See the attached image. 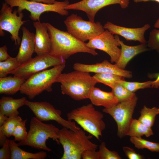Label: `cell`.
<instances>
[{
    "instance_id": "17",
    "label": "cell",
    "mask_w": 159,
    "mask_h": 159,
    "mask_svg": "<svg viewBox=\"0 0 159 159\" xmlns=\"http://www.w3.org/2000/svg\"><path fill=\"white\" fill-rule=\"evenodd\" d=\"M35 29L34 52L37 55L49 53L51 41L46 23L33 22Z\"/></svg>"
},
{
    "instance_id": "33",
    "label": "cell",
    "mask_w": 159,
    "mask_h": 159,
    "mask_svg": "<svg viewBox=\"0 0 159 159\" xmlns=\"http://www.w3.org/2000/svg\"><path fill=\"white\" fill-rule=\"evenodd\" d=\"M27 119L22 120L16 125L14 130L13 135L15 141L19 142L24 141L26 138L28 132L25 125Z\"/></svg>"
},
{
    "instance_id": "32",
    "label": "cell",
    "mask_w": 159,
    "mask_h": 159,
    "mask_svg": "<svg viewBox=\"0 0 159 159\" xmlns=\"http://www.w3.org/2000/svg\"><path fill=\"white\" fill-rule=\"evenodd\" d=\"M98 151L99 159H121L118 153L115 151L109 150L104 142H102L99 146Z\"/></svg>"
},
{
    "instance_id": "20",
    "label": "cell",
    "mask_w": 159,
    "mask_h": 159,
    "mask_svg": "<svg viewBox=\"0 0 159 159\" xmlns=\"http://www.w3.org/2000/svg\"><path fill=\"white\" fill-rule=\"evenodd\" d=\"M88 99L93 105L103 106L105 108L112 107L119 103L118 100L112 91L105 92L95 87L90 92Z\"/></svg>"
},
{
    "instance_id": "18",
    "label": "cell",
    "mask_w": 159,
    "mask_h": 159,
    "mask_svg": "<svg viewBox=\"0 0 159 159\" xmlns=\"http://www.w3.org/2000/svg\"><path fill=\"white\" fill-rule=\"evenodd\" d=\"M22 35L19 51L16 57L21 64L32 58L34 52L35 40L34 33L23 26L21 28Z\"/></svg>"
},
{
    "instance_id": "43",
    "label": "cell",
    "mask_w": 159,
    "mask_h": 159,
    "mask_svg": "<svg viewBox=\"0 0 159 159\" xmlns=\"http://www.w3.org/2000/svg\"><path fill=\"white\" fill-rule=\"evenodd\" d=\"M133 1L135 3H138L142 2H147L151 1L157 2L159 3V0H133Z\"/></svg>"
},
{
    "instance_id": "7",
    "label": "cell",
    "mask_w": 159,
    "mask_h": 159,
    "mask_svg": "<svg viewBox=\"0 0 159 159\" xmlns=\"http://www.w3.org/2000/svg\"><path fill=\"white\" fill-rule=\"evenodd\" d=\"M5 2L10 7H18L17 10L23 11L26 10L30 12L29 17L34 21H40L41 15L46 12H53L63 16L69 14L66 7L69 2L68 0L63 1H57L53 4H47L42 2L26 0H5Z\"/></svg>"
},
{
    "instance_id": "27",
    "label": "cell",
    "mask_w": 159,
    "mask_h": 159,
    "mask_svg": "<svg viewBox=\"0 0 159 159\" xmlns=\"http://www.w3.org/2000/svg\"><path fill=\"white\" fill-rule=\"evenodd\" d=\"M130 141L138 149H147L152 152H159V143L145 140L141 137H130Z\"/></svg>"
},
{
    "instance_id": "19",
    "label": "cell",
    "mask_w": 159,
    "mask_h": 159,
    "mask_svg": "<svg viewBox=\"0 0 159 159\" xmlns=\"http://www.w3.org/2000/svg\"><path fill=\"white\" fill-rule=\"evenodd\" d=\"M121 47L120 55L115 65L118 68L125 69L129 62L138 54L149 50L147 44H141L133 46L125 44L122 40L119 39Z\"/></svg>"
},
{
    "instance_id": "1",
    "label": "cell",
    "mask_w": 159,
    "mask_h": 159,
    "mask_svg": "<svg viewBox=\"0 0 159 159\" xmlns=\"http://www.w3.org/2000/svg\"><path fill=\"white\" fill-rule=\"evenodd\" d=\"M51 41L49 54L66 60L72 55L79 52L95 56V50L88 47L86 43L77 39L67 31L61 30L46 22Z\"/></svg>"
},
{
    "instance_id": "2",
    "label": "cell",
    "mask_w": 159,
    "mask_h": 159,
    "mask_svg": "<svg viewBox=\"0 0 159 159\" xmlns=\"http://www.w3.org/2000/svg\"><path fill=\"white\" fill-rule=\"evenodd\" d=\"M56 82L60 83L63 95L77 101L88 99L92 90L97 83L89 72L75 70L62 73Z\"/></svg>"
},
{
    "instance_id": "30",
    "label": "cell",
    "mask_w": 159,
    "mask_h": 159,
    "mask_svg": "<svg viewBox=\"0 0 159 159\" xmlns=\"http://www.w3.org/2000/svg\"><path fill=\"white\" fill-rule=\"evenodd\" d=\"M112 89V91L118 100L119 102L130 100L136 95L135 92L129 91L119 82Z\"/></svg>"
},
{
    "instance_id": "14",
    "label": "cell",
    "mask_w": 159,
    "mask_h": 159,
    "mask_svg": "<svg viewBox=\"0 0 159 159\" xmlns=\"http://www.w3.org/2000/svg\"><path fill=\"white\" fill-rule=\"evenodd\" d=\"M129 2L130 0H82L69 4L65 9L82 11L86 14L89 20L95 22L97 12L103 7L111 4H118L122 8L125 9L128 6Z\"/></svg>"
},
{
    "instance_id": "15",
    "label": "cell",
    "mask_w": 159,
    "mask_h": 159,
    "mask_svg": "<svg viewBox=\"0 0 159 159\" xmlns=\"http://www.w3.org/2000/svg\"><path fill=\"white\" fill-rule=\"evenodd\" d=\"M73 68L75 70L89 73H109L119 75L127 78H131L132 77L131 71L120 69L115 64H112L107 60H104L101 63L92 64L76 63L74 64Z\"/></svg>"
},
{
    "instance_id": "6",
    "label": "cell",
    "mask_w": 159,
    "mask_h": 159,
    "mask_svg": "<svg viewBox=\"0 0 159 159\" xmlns=\"http://www.w3.org/2000/svg\"><path fill=\"white\" fill-rule=\"evenodd\" d=\"M58 139L63 148L64 153L61 159H67L72 154L75 153L82 154L88 150H96L97 145L90 140L93 136L87 135L82 130L74 131L63 127L59 130Z\"/></svg>"
},
{
    "instance_id": "39",
    "label": "cell",
    "mask_w": 159,
    "mask_h": 159,
    "mask_svg": "<svg viewBox=\"0 0 159 159\" xmlns=\"http://www.w3.org/2000/svg\"><path fill=\"white\" fill-rule=\"evenodd\" d=\"M159 54V51H158ZM152 78H155V80L153 81L152 88H159V73L151 75Z\"/></svg>"
},
{
    "instance_id": "12",
    "label": "cell",
    "mask_w": 159,
    "mask_h": 159,
    "mask_svg": "<svg viewBox=\"0 0 159 159\" xmlns=\"http://www.w3.org/2000/svg\"><path fill=\"white\" fill-rule=\"evenodd\" d=\"M25 105L28 106L37 118L42 121L54 120L63 127L77 131L80 128L75 123L69 120H65L61 116L62 112L55 108L47 102H32L26 100Z\"/></svg>"
},
{
    "instance_id": "26",
    "label": "cell",
    "mask_w": 159,
    "mask_h": 159,
    "mask_svg": "<svg viewBox=\"0 0 159 159\" xmlns=\"http://www.w3.org/2000/svg\"><path fill=\"white\" fill-rule=\"evenodd\" d=\"M92 76L97 83H102L111 89L120 81L125 80L123 77L109 73H97Z\"/></svg>"
},
{
    "instance_id": "16",
    "label": "cell",
    "mask_w": 159,
    "mask_h": 159,
    "mask_svg": "<svg viewBox=\"0 0 159 159\" xmlns=\"http://www.w3.org/2000/svg\"><path fill=\"white\" fill-rule=\"evenodd\" d=\"M113 35H120L127 41H138L141 44H147L145 37V32L150 27L149 24H145L142 27L130 28L119 26L107 21L103 26Z\"/></svg>"
},
{
    "instance_id": "24",
    "label": "cell",
    "mask_w": 159,
    "mask_h": 159,
    "mask_svg": "<svg viewBox=\"0 0 159 159\" xmlns=\"http://www.w3.org/2000/svg\"><path fill=\"white\" fill-rule=\"evenodd\" d=\"M153 135L151 128L148 127L138 119H133L130 124L126 136L141 137L143 135L148 137Z\"/></svg>"
},
{
    "instance_id": "41",
    "label": "cell",
    "mask_w": 159,
    "mask_h": 159,
    "mask_svg": "<svg viewBox=\"0 0 159 159\" xmlns=\"http://www.w3.org/2000/svg\"><path fill=\"white\" fill-rule=\"evenodd\" d=\"M31 1H34L39 2H42L47 4H53L56 1V0H26Z\"/></svg>"
},
{
    "instance_id": "4",
    "label": "cell",
    "mask_w": 159,
    "mask_h": 159,
    "mask_svg": "<svg viewBox=\"0 0 159 159\" xmlns=\"http://www.w3.org/2000/svg\"><path fill=\"white\" fill-rule=\"evenodd\" d=\"M65 67V63L58 65L32 75L23 84L20 93L33 99L44 91L51 92L53 84L56 82Z\"/></svg>"
},
{
    "instance_id": "11",
    "label": "cell",
    "mask_w": 159,
    "mask_h": 159,
    "mask_svg": "<svg viewBox=\"0 0 159 159\" xmlns=\"http://www.w3.org/2000/svg\"><path fill=\"white\" fill-rule=\"evenodd\" d=\"M13 8L6 2L2 4L0 11V35L4 36V31L9 32L11 35V39L17 46L21 42L19 34V29L27 21L22 20L24 16L22 11H18L17 9L13 11Z\"/></svg>"
},
{
    "instance_id": "8",
    "label": "cell",
    "mask_w": 159,
    "mask_h": 159,
    "mask_svg": "<svg viewBox=\"0 0 159 159\" xmlns=\"http://www.w3.org/2000/svg\"><path fill=\"white\" fill-rule=\"evenodd\" d=\"M64 22L67 31L84 42L99 35L105 29L100 22L85 21L76 14L68 16Z\"/></svg>"
},
{
    "instance_id": "25",
    "label": "cell",
    "mask_w": 159,
    "mask_h": 159,
    "mask_svg": "<svg viewBox=\"0 0 159 159\" xmlns=\"http://www.w3.org/2000/svg\"><path fill=\"white\" fill-rule=\"evenodd\" d=\"M140 115L138 120L146 126L151 128L153 125L155 117L159 114V108H152L144 105L140 111Z\"/></svg>"
},
{
    "instance_id": "38",
    "label": "cell",
    "mask_w": 159,
    "mask_h": 159,
    "mask_svg": "<svg viewBox=\"0 0 159 159\" xmlns=\"http://www.w3.org/2000/svg\"><path fill=\"white\" fill-rule=\"evenodd\" d=\"M10 56L7 52V48L4 45L0 48V61H4L9 58Z\"/></svg>"
},
{
    "instance_id": "42",
    "label": "cell",
    "mask_w": 159,
    "mask_h": 159,
    "mask_svg": "<svg viewBox=\"0 0 159 159\" xmlns=\"http://www.w3.org/2000/svg\"><path fill=\"white\" fill-rule=\"evenodd\" d=\"M8 118V117L0 112V126L3 125Z\"/></svg>"
},
{
    "instance_id": "29",
    "label": "cell",
    "mask_w": 159,
    "mask_h": 159,
    "mask_svg": "<svg viewBox=\"0 0 159 159\" xmlns=\"http://www.w3.org/2000/svg\"><path fill=\"white\" fill-rule=\"evenodd\" d=\"M22 120L21 118L19 115L9 117L3 125L0 126V132L4 133L7 138H9L13 135L17 124Z\"/></svg>"
},
{
    "instance_id": "44",
    "label": "cell",
    "mask_w": 159,
    "mask_h": 159,
    "mask_svg": "<svg viewBox=\"0 0 159 159\" xmlns=\"http://www.w3.org/2000/svg\"><path fill=\"white\" fill-rule=\"evenodd\" d=\"M154 26L155 28L159 29V18L156 21Z\"/></svg>"
},
{
    "instance_id": "36",
    "label": "cell",
    "mask_w": 159,
    "mask_h": 159,
    "mask_svg": "<svg viewBox=\"0 0 159 159\" xmlns=\"http://www.w3.org/2000/svg\"><path fill=\"white\" fill-rule=\"evenodd\" d=\"M123 152L126 156L129 159H143L145 157L135 152L132 148L127 146H124L122 148Z\"/></svg>"
},
{
    "instance_id": "35",
    "label": "cell",
    "mask_w": 159,
    "mask_h": 159,
    "mask_svg": "<svg viewBox=\"0 0 159 159\" xmlns=\"http://www.w3.org/2000/svg\"><path fill=\"white\" fill-rule=\"evenodd\" d=\"M11 157V151L9 144V140L6 141L0 149V159H10Z\"/></svg>"
},
{
    "instance_id": "10",
    "label": "cell",
    "mask_w": 159,
    "mask_h": 159,
    "mask_svg": "<svg viewBox=\"0 0 159 159\" xmlns=\"http://www.w3.org/2000/svg\"><path fill=\"white\" fill-rule=\"evenodd\" d=\"M65 60L49 53L37 55L22 64L10 74L26 80L32 75L52 66L65 64Z\"/></svg>"
},
{
    "instance_id": "34",
    "label": "cell",
    "mask_w": 159,
    "mask_h": 159,
    "mask_svg": "<svg viewBox=\"0 0 159 159\" xmlns=\"http://www.w3.org/2000/svg\"><path fill=\"white\" fill-rule=\"evenodd\" d=\"M147 43L150 49L159 51V29H154L150 32Z\"/></svg>"
},
{
    "instance_id": "40",
    "label": "cell",
    "mask_w": 159,
    "mask_h": 159,
    "mask_svg": "<svg viewBox=\"0 0 159 159\" xmlns=\"http://www.w3.org/2000/svg\"><path fill=\"white\" fill-rule=\"evenodd\" d=\"M6 136L2 132H0V145L1 147L7 139Z\"/></svg>"
},
{
    "instance_id": "5",
    "label": "cell",
    "mask_w": 159,
    "mask_h": 159,
    "mask_svg": "<svg viewBox=\"0 0 159 159\" xmlns=\"http://www.w3.org/2000/svg\"><path fill=\"white\" fill-rule=\"evenodd\" d=\"M36 117L32 118L26 139L17 143L19 146H28L38 150L52 151L46 142L52 138L59 145L58 134L59 129L52 124L44 123Z\"/></svg>"
},
{
    "instance_id": "31",
    "label": "cell",
    "mask_w": 159,
    "mask_h": 159,
    "mask_svg": "<svg viewBox=\"0 0 159 159\" xmlns=\"http://www.w3.org/2000/svg\"><path fill=\"white\" fill-rule=\"evenodd\" d=\"M153 81H149L143 82H130L121 80L118 82L129 91L135 92L138 90L151 87Z\"/></svg>"
},
{
    "instance_id": "22",
    "label": "cell",
    "mask_w": 159,
    "mask_h": 159,
    "mask_svg": "<svg viewBox=\"0 0 159 159\" xmlns=\"http://www.w3.org/2000/svg\"><path fill=\"white\" fill-rule=\"evenodd\" d=\"M26 80L16 76L0 77V94L13 95L20 91Z\"/></svg>"
},
{
    "instance_id": "23",
    "label": "cell",
    "mask_w": 159,
    "mask_h": 159,
    "mask_svg": "<svg viewBox=\"0 0 159 159\" xmlns=\"http://www.w3.org/2000/svg\"><path fill=\"white\" fill-rule=\"evenodd\" d=\"M9 144L11 151V159H44L47 156L44 151L33 153L24 151L19 147L14 140H9Z\"/></svg>"
},
{
    "instance_id": "28",
    "label": "cell",
    "mask_w": 159,
    "mask_h": 159,
    "mask_svg": "<svg viewBox=\"0 0 159 159\" xmlns=\"http://www.w3.org/2000/svg\"><path fill=\"white\" fill-rule=\"evenodd\" d=\"M21 64L16 57H10L4 61H0V77H6L7 74L16 69Z\"/></svg>"
},
{
    "instance_id": "21",
    "label": "cell",
    "mask_w": 159,
    "mask_h": 159,
    "mask_svg": "<svg viewBox=\"0 0 159 159\" xmlns=\"http://www.w3.org/2000/svg\"><path fill=\"white\" fill-rule=\"evenodd\" d=\"M26 98L15 99L11 97L3 96L0 100V112L7 117L18 115V109L25 105Z\"/></svg>"
},
{
    "instance_id": "13",
    "label": "cell",
    "mask_w": 159,
    "mask_h": 159,
    "mask_svg": "<svg viewBox=\"0 0 159 159\" xmlns=\"http://www.w3.org/2000/svg\"><path fill=\"white\" fill-rule=\"evenodd\" d=\"M119 37L117 35L114 36L107 29L97 37L89 40L86 43L90 48L98 49L107 53L110 58L111 63H116L120 57L121 49L119 42Z\"/></svg>"
},
{
    "instance_id": "3",
    "label": "cell",
    "mask_w": 159,
    "mask_h": 159,
    "mask_svg": "<svg viewBox=\"0 0 159 159\" xmlns=\"http://www.w3.org/2000/svg\"><path fill=\"white\" fill-rule=\"evenodd\" d=\"M67 119L74 120L84 130L97 140L106 127L103 114L91 103L74 109L67 114Z\"/></svg>"
},
{
    "instance_id": "9",
    "label": "cell",
    "mask_w": 159,
    "mask_h": 159,
    "mask_svg": "<svg viewBox=\"0 0 159 159\" xmlns=\"http://www.w3.org/2000/svg\"><path fill=\"white\" fill-rule=\"evenodd\" d=\"M138 100L136 95L130 100L119 102L112 107L102 109L103 112L111 115L116 122L117 126V135L120 138L126 136L133 119L132 115Z\"/></svg>"
},
{
    "instance_id": "37",
    "label": "cell",
    "mask_w": 159,
    "mask_h": 159,
    "mask_svg": "<svg viewBox=\"0 0 159 159\" xmlns=\"http://www.w3.org/2000/svg\"><path fill=\"white\" fill-rule=\"evenodd\" d=\"M83 159H99L98 151L96 150H88L83 152L82 154Z\"/></svg>"
}]
</instances>
